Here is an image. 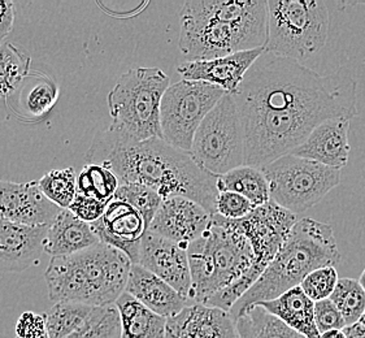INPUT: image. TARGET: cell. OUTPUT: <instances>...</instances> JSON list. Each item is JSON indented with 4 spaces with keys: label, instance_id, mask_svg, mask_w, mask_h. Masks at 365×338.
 I'll return each instance as SVG.
<instances>
[{
    "label": "cell",
    "instance_id": "cell-3",
    "mask_svg": "<svg viewBox=\"0 0 365 338\" xmlns=\"http://www.w3.org/2000/svg\"><path fill=\"white\" fill-rule=\"evenodd\" d=\"M191 303L230 312L264 273L240 220L215 215L210 228L187 247Z\"/></svg>",
    "mask_w": 365,
    "mask_h": 338
},
{
    "label": "cell",
    "instance_id": "cell-23",
    "mask_svg": "<svg viewBox=\"0 0 365 338\" xmlns=\"http://www.w3.org/2000/svg\"><path fill=\"white\" fill-rule=\"evenodd\" d=\"M121 320V338H165L167 319L147 309L126 293L116 303Z\"/></svg>",
    "mask_w": 365,
    "mask_h": 338
},
{
    "label": "cell",
    "instance_id": "cell-11",
    "mask_svg": "<svg viewBox=\"0 0 365 338\" xmlns=\"http://www.w3.org/2000/svg\"><path fill=\"white\" fill-rule=\"evenodd\" d=\"M225 94L222 88L207 82L182 80L172 83L161 101L163 140L190 153L197 128Z\"/></svg>",
    "mask_w": 365,
    "mask_h": 338
},
{
    "label": "cell",
    "instance_id": "cell-29",
    "mask_svg": "<svg viewBox=\"0 0 365 338\" xmlns=\"http://www.w3.org/2000/svg\"><path fill=\"white\" fill-rule=\"evenodd\" d=\"M77 172L74 167L53 169L46 173L39 181V188L53 205L68 210L77 195Z\"/></svg>",
    "mask_w": 365,
    "mask_h": 338
},
{
    "label": "cell",
    "instance_id": "cell-5",
    "mask_svg": "<svg viewBox=\"0 0 365 338\" xmlns=\"http://www.w3.org/2000/svg\"><path fill=\"white\" fill-rule=\"evenodd\" d=\"M341 260L333 228L309 217L300 219L268 268L237 301L230 314L235 320L245 309L276 299L300 287L309 273L322 267H336Z\"/></svg>",
    "mask_w": 365,
    "mask_h": 338
},
{
    "label": "cell",
    "instance_id": "cell-43",
    "mask_svg": "<svg viewBox=\"0 0 365 338\" xmlns=\"http://www.w3.org/2000/svg\"><path fill=\"white\" fill-rule=\"evenodd\" d=\"M359 323L363 324V325H364V327H365V312H364V314H363V317H361V319H360V320H359Z\"/></svg>",
    "mask_w": 365,
    "mask_h": 338
},
{
    "label": "cell",
    "instance_id": "cell-1",
    "mask_svg": "<svg viewBox=\"0 0 365 338\" xmlns=\"http://www.w3.org/2000/svg\"><path fill=\"white\" fill-rule=\"evenodd\" d=\"M358 83L341 66L328 76L264 52L234 94L245 134V165L262 168L292 154L329 118L358 115Z\"/></svg>",
    "mask_w": 365,
    "mask_h": 338
},
{
    "label": "cell",
    "instance_id": "cell-19",
    "mask_svg": "<svg viewBox=\"0 0 365 338\" xmlns=\"http://www.w3.org/2000/svg\"><path fill=\"white\" fill-rule=\"evenodd\" d=\"M350 120L329 118L316 126L307 140L292 155L320 163L329 168L341 170L349 163Z\"/></svg>",
    "mask_w": 365,
    "mask_h": 338
},
{
    "label": "cell",
    "instance_id": "cell-39",
    "mask_svg": "<svg viewBox=\"0 0 365 338\" xmlns=\"http://www.w3.org/2000/svg\"><path fill=\"white\" fill-rule=\"evenodd\" d=\"M15 4L7 0H0V42H3L14 29Z\"/></svg>",
    "mask_w": 365,
    "mask_h": 338
},
{
    "label": "cell",
    "instance_id": "cell-9",
    "mask_svg": "<svg viewBox=\"0 0 365 338\" xmlns=\"http://www.w3.org/2000/svg\"><path fill=\"white\" fill-rule=\"evenodd\" d=\"M260 169L269 183L270 200L294 215L316 206L341 183V170L292 154Z\"/></svg>",
    "mask_w": 365,
    "mask_h": 338
},
{
    "label": "cell",
    "instance_id": "cell-41",
    "mask_svg": "<svg viewBox=\"0 0 365 338\" xmlns=\"http://www.w3.org/2000/svg\"><path fill=\"white\" fill-rule=\"evenodd\" d=\"M320 338H347L344 334V329H336V331L325 332L320 334Z\"/></svg>",
    "mask_w": 365,
    "mask_h": 338
},
{
    "label": "cell",
    "instance_id": "cell-20",
    "mask_svg": "<svg viewBox=\"0 0 365 338\" xmlns=\"http://www.w3.org/2000/svg\"><path fill=\"white\" fill-rule=\"evenodd\" d=\"M125 292L165 319L175 317L192 304L165 281L139 265H132Z\"/></svg>",
    "mask_w": 365,
    "mask_h": 338
},
{
    "label": "cell",
    "instance_id": "cell-4",
    "mask_svg": "<svg viewBox=\"0 0 365 338\" xmlns=\"http://www.w3.org/2000/svg\"><path fill=\"white\" fill-rule=\"evenodd\" d=\"M178 47L189 61L265 47V0H190L180 9Z\"/></svg>",
    "mask_w": 365,
    "mask_h": 338
},
{
    "label": "cell",
    "instance_id": "cell-30",
    "mask_svg": "<svg viewBox=\"0 0 365 338\" xmlns=\"http://www.w3.org/2000/svg\"><path fill=\"white\" fill-rule=\"evenodd\" d=\"M329 299L336 304L347 325L359 323L365 312V292L359 280L339 279Z\"/></svg>",
    "mask_w": 365,
    "mask_h": 338
},
{
    "label": "cell",
    "instance_id": "cell-40",
    "mask_svg": "<svg viewBox=\"0 0 365 338\" xmlns=\"http://www.w3.org/2000/svg\"><path fill=\"white\" fill-rule=\"evenodd\" d=\"M344 332L347 338H365V327L361 323L347 325Z\"/></svg>",
    "mask_w": 365,
    "mask_h": 338
},
{
    "label": "cell",
    "instance_id": "cell-17",
    "mask_svg": "<svg viewBox=\"0 0 365 338\" xmlns=\"http://www.w3.org/2000/svg\"><path fill=\"white\" fill-rule=\"evenodd\" d=\"M48 227H25L0 217V273L24 272L39 263Z\"/></svg>",
    "mask_w": 365,
    "mask_h": 338
},
{
    "label": "cell",
    "instance_id": "cell-31",
    "mask_svg": "<svg viewBox=\"0 0 365 338\" xmlns=\"http://www.w3.org/2000/svg\"><path fill=\"white\" fill-rule=\"evenodd\" d=\"M68 338H121V320L116 304L94 307L86 323Z\"/></svg>",
    "mask_w": 365,
    "mask_h": 338
},
{
    "label": "cell",
    "instance_id": "cell-44",
    "mask_svg": "<svg viewBox=\"0 0 365 338\" xmlns=\"http://www.w3.org/2000/svg\"><path fill=\"white\" fill-rule=\"evenodd\" d=\"M17 338V337H16ZM42 338H48V334H46V336H44V337H42Z\"/></svg>",
    "mask_w": 365,
    "mask_h": 338
},
{
    "label": "cell",
    "instance_id": "cell-32",
    "mask_svg": "<svg viewBox=\"0 0 365 338\" xmlns=\"http://www.w3.org/2000/svg\"><path fill=\"white\" fill-rule=\"evenodd\" d=\"M113 198L134 207L146 221L147 228H150L163 203V198L156 191L139 184H120Z\"/></svg>",
    "mask_w": 365,
    "mask_h": 338
},
{
    "label": "cell",
    "instance_id": "cell-12",
    "mask_svg": "<svg viewBox=\"0 0 365 338\" xmlns=\"http://www.w3.org/2000/svg\"><path fill=\"white\" fill-rule=\"evenodd\" d=\"M137 265L160 277L189 299L191 272L187 247L147 230L140 241Z\"/></svg>",
    "mask_w": 365,
    "mask_h": 338
},
{
    "label": "cell",
    "instance_id": "cell-33",
    "mask_svg": "<svg viewBox=\"0 0 365 338\" xmlns=\"http://www.w3.org/2000/svg\"><path fill=\"white\" fill-rule=\"evenodd\" d=\"M338 281L336 267H322L309 273L300 284V287L308 298L316 303L329 299L334 293Z\"/></svg>",
    "mask_w": 365,
    "mask_h": 338
},
{
    "label": "cell",
    "instance_id": "cell-28",
    "mask_svg": "<svg viewBox=\"0 0 365 338\" xmlns=\"http://www.w3.org/2000/svg\"><path fill=\"white\" fill-rule=\"evenodd\" d=\"M120 186L118 177L103 164L85 165L77 177V193L110 203Z\"/></svg>",
    "mask_w": 365,
    "mask_h": 338
},
{
    "label": "cell",
    "instance_id": "cell-34",
    "mask_svg": "<svg viewBox=\"0 0 365 338\" xmlns=\"http://www.w3.org/2000/svg\"><path fill=\"white\" fill-rule=\"evenodd\" d=\"M58 96V86L50 80H43L30 88L24 107L33 116H43L55 107Z\"/></svg>",
    "mask_w": 365,
    "mask_h": 338
},
{
    "label": "cell",
    "instance_id": "cell-38",
    "mask_svg": "<svg viewBox=\"0 0 365 338\" xmlns=\"http://www.w3.org/2000/svg\"><path fill=\"white\" fill-rule=\"evenodd\" d=\"M16 337L42 338L47 334L46 314H36L31 311L22 312L16 323Z\"/></svg>",
    "mask_w": 365,
    "mask_h": 338
},
{
    "label": "cell",
    "instance_id": "cell-14",
    "mask_svg": "<svg viewBox=\"0 0 365 338\" xmlns=\"http://www.w3.org/2000/svg\"><path fill=\"white\" fill-rule=\"evenodd\" d=\"M211 213L197 202L183 197L163 199L148 230L189 247L211 225Z\"/></svg>",
    "mask_w": 365,
    "mask_h": 338
},
{
    "label": "cell",
    "instance_id": "cell-16",
    "mask_svg": "<svg viewBox=\"0 0 365 338\" xmlns=\"http://www.w3.org/2000/svg\"><path fill=\"white\" fill-rule=\"evenodd\" d=\"M265 52V48L237 52L224 58L186 61L177 66V72L187 81L207 82L234 96L250 68Z\"/></svg>",
    "mask_w": 365,
    "mask_h": 338
},
{
    "label": "cell",
    "instance_id": "cell-24",
    "mask_svg": "<svg viewBox=\"0 0 365 338\" xmlns=\"http://www.w3.org/2000/svg\"><path fill=\"white\" fill-rule=\"evenodd\" d=\"M220 191H233L252 202L255 207L264 206L270 200L269 183L263 170L242 165L217 177Z\"/></svg>",
    "mask_w": 365,
    "mask_h": 338
},
{
    "label": "cell",
    "instance_id": "cell-37",
    "mask_svg": "<svg viewBox=\"0 0 365 338\" xmlns=\"http://www.w3.org/2000/svg\"><path fill=\"white\" fill-rule=\"evenodd\" d=\"M108 206V203L102 202L99 199L91 198V197H86L78 194L76 195L73 203L68 208L71 212L73 213L76 217H78L80 220L85 221V222H96L102 217L106 208Z\"/></svg>",
    "mask_w": 365,
    "mask_h": 338
},
{
    "label": "cell",
    "instance_id": "cell-7",
    "mask_svg": "<svg viewBox=\"0 0 365 338\" xmlns=\"http://www.w3.org/2000/svg\"><path fill=\"white\" fill-rule=\"evenodd\" d=\"M169 86L160 68H135L123 74L107 98L110 129L134 142L163 140L161 101Z\"/></svg>",
    "mask_w": 365,
    "mask_h": 338
},
{
    "label": "cell",
    "instance_id": "cell-10",
    "mask_svg": "<svg viewBox=\"0 0 365 338\" xmlns=\"http://www.w3.org/2000/svg\"><path fill=\"white\" fill-rule=\"evenodd\" d=\"M190 154L217 177L245 165V134L232 94H225L197 128Z\"/></svg>",
    "mask_w": 365,
    "mask_h": 338
},
{
    "label": "cell",
    "instance_id": "cell-2",
    "mask_svg": "<svg viewBox=\"0 0 365 338\" xmlns=\"http://www.w3.org/2000/svg\"><path fill=\"white\" fill-rule=\"evenodd\" d=\"M88 164H103L120 184H139L163 199L189 198L215 216L217 176L199 167L190 153L160 138L134 142L110 128L98 133L85 155Z\"/></svg>",
    "mask_w": 365,
    "mask_h": 338
},
{
    "label": "cell",
    "instance_id": "cell-6",
    "mask_svg": "<svg viewBox=\"0 0 365 338\" xmlns=\"http://www.w3.org/2000/svg\"><path fill=\"white\" fill-rule=\"evenodd\" d=\"M132 260L99 242L68 257H51L44 280L52 302H78L93 307L115 304L124 295Z\"/></svg>",
    "mask_w": 365,
    "mask_h": 338
},
{
    "label": "cell",
    "instance_id": "cell-27",
    "mask_svg": "<svg viewBox=\"0 0 365 338\" xmlns=\"http://www.w3.org/2000/svg\"><path fill=\"white\" fill-rule=\"evenodd\" d=\"M31 59L15 44L0 46V98L12 96L22 81L29 76Z\"/></svg>",
    "mask_w": 365,
    "mask_h": 338
},
{
    "label": "cell",
    "instance_id": "cell-36",
    "mask_svg": "<svg viewBox=\"0 0 365 338\" xmlns=\"http://www.w3.org/2000/svg\"><path fill=\"white\" fill-rule=\"evenodd\" d=\"M314 322L320 334L325 332L344 329L347 327L342 314L330 299L314 303Z\"/></svg>",
    "mask_w": 365,
    "mask_h": 338
},
{
    "label": "cell",
    "instance_id": "cell-35",
    "mask_svg": "<svg viewBox=\"0 0 365 338\" xmlns=\"http://www.w3.org/2000/svg\"><path fill=\"white\" fill-rule=\"evenodd\" d=\"M256 207L249 199L233 191H220L216 200L217 215L227 220H241L249 216Z\"/></svg>",
    "mask_w": 365,
    "mask_h": 338
},
{
    "label": "cell",
    "instance_id": "cell-21",
    "mask_svg": "<svg viewBox=\"0 0 365 338\" xmlns=\"http://www.w3.org/2000/svg\"><path fill=\"white\" fill-rule=\"evenodd\" d=\"M99 242L88 222L80 220L69 210H61L47 229L43 251L52 257H68Z\"/></svg>",
    "mask_w": 365,
    "mask_h": 338
},
{
    "label": "cell",
    "instance_id": "cell-18",
    "mask_svg": "<svg viewBox=\"0 0 365 338\" xmlns=\"http://www.w3.org/2000/svg\"><path fill=\"white\" fill-rule=\"evenodd\" d=\"M165 338H238L230 312L192 303L167 319Z\"/></svg>",
    "mask_w": 365,
    "mask_h": 338
},
{
    "label": "cell",
    "instance_id": "cell-45",
    "mask_svg": "<svg viewBox=\"0 0 365 338\" xmlns=\"http://www.w3.org/2000/svg\"><path fill=\"white\" fill-rule=\"evenodd\" d=\"M3 43H4V42H0V46H1Z\"/></svg>",
    "mask_w": 365,
    "mask_h": 338
},
{
    "label": "cell",
    "instance_id": "cell-25",
    "mask_svg": "<svg viewBox=\"0 0 365 338\" xmlns=\"http://www.w3.org/2000/svg\"><path fill=\"white\" fill-rule=\"evenodd\" d=\"M238 338H306L262 306H251L235 319Z\"/></svg>",
    "mask_w": 365,
    "mask_h": 338
},
{
    "label": "cell",
    "instance_id": "cell-42",
    "mask_svg": "<svg viewBox=\"0 0 365 338\" xmlns=\"http://www.w3.org/2000/svg\"><path fill=\"white\" fill-rule=\"evenodd\" d=\"M359 282H360V285H361V287L364 289L365 292V268L363 273H361V276H360V279H359Z\"/></svg>",
    "mask_w": 365,
    "mask_h": 338
},
{
    "label": "cell",
    "instance_id": "cell-8",
    "mask_svg": "<svg viewBox=\"0 0 365 338\" xmlns=\"http://www.w3.org/2000/svg\"><path fill=\"white\" fill-rule=\"evenodd\" d=\"M265 52L302 63L322 50L329 33V11L322 0H267Z\"/></svg>",
    "mask_w": 365,
    "mask_h": 338
},
{
    "label": "cell",
    "instance_id": "cell-26",
    "mask_svg": "<svg viewBox=\"0 0 365 338\" xmlns=\"http://www.w3.org/2000/svg\"><path fill=\"white\" fill-rule=\"evenodd\" d=\"M94 307L78 302H58L46 314L48 338H68L86 323Z\"/></svg>",
    "mask_w": 365,
    "mask_h": 338
},
{
    "label": "cell",
    "instance_id": "cell-22",
    "mask_svg": "<svg viewBox=\"0 0 365 338\" xmlns=\"http://www.w3.org/2000/svg\"><path fill=\"white\" fill-rule=\"evenodd\" d=\"M256 306H262L302 336L320 338V332L314 322V302L308 298L302 287L290 289L276 299L263 302Z\"/></svg>",
    "mask_w": 365,
    "mask_h": 338
},
{
    "label": "cell",
    "instance_id": "cell-15",
    "mask_svg": "<svg viewBox=\"0 0 365 338\" xmlns=\"http://www.w3.org/2000/svg\"><path fill=\"white\" fill-rule=\"evenodd\" d=\"M90 225L101 242L123 251L133 265H137L140 241L148 228L134 207L113 198L102 217Z\"/></svg>",
    "mask_w": 365,
    "mask_h": 338
},
{
    "label": "cell",
    "instance_id": "cell-13",
    "mask_svg": "<svg viewBox=\"0 0 365 338\" xmlns=\"http://www.w3.org/2000/svg\"><path fill=\"white\" fill-rule=\"evenodd\" d=\"M60 211L42 193L38 181L0 180V217L25 227H50Z\"/></svg>",
    "mask_w": 365,
    "mask_h": 338
}]
</instances>
